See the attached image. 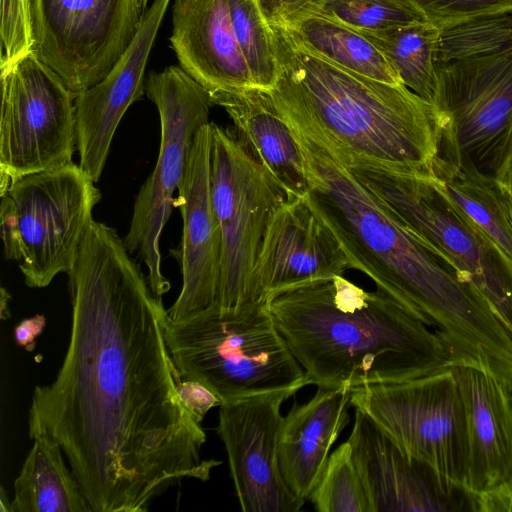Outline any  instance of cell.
<instances>
[{
	"label": "cell",
	"mask_w": 512,
	"mask_h": 512,
	"mask_svg": "<svg viewBox=\"0 0 512 512\" xmlns=\"http://www.w3.org/2000/svg\"><path fill=\"white\" fill-rule=\"evenodd\" d=\"M72 324L56 378L36 386L28 434L60 445L92 512H144L186 478L206 481V434L177 391L167 311L123 238L92 220L67 272Z\"/></svg>",
	"instance_id": "1"
},
{
	"label": "cell",
	"mask_w": 512,
	"mask_h": 512,
	"mask_svg": "<svg viewBox=\"0 0 512 512\" xmlns=\"http://www.w3.org/2000/svg\"><path fill=\"white\" fill-rule=\"evenodd\" d=\"M304 160L307 201L350 268L433 327L451 353L481 359L505 329L477 290L441 253L383 208L321 138L291 128Z\"/></svg>",
	"instance_id": "2"
},
{
	"label": "cell",
	"mask_w": 512,
	"mask_h": 512,
	"mask_svg": "<svg viewBox=\"0 0 512 512\" xmlns=\"http://www.w3.org/2000/svg\"><path fill=\"white\" fill-rule=\"evenodd\" d=\"M309 383L323 388L389 384L451 366L439 335L385 292L343 275L301 284L266 301Z\"/></svg>",
	"instance_id": "3"
},
{
	"label": "cell",
	"mask_w": 512,
	"mask_h": 512,
	"mask_svg": "<svg viewBox=\"0 0 512 512\" xmlns=\"http://www.w3.org/2000/svg\"><path fill=\"white\" fill-rule=\"evenodd\" d=\"M278 75L269 90L291 128L348 153L408 168L439 154L442 126L433 105L393 85L336 66L271 27Z\"/></svg>",
	"instance_id": "4"
},
{
	"label": "cell",
	"mask_w": 512,
	"mask_h": 512,
	"mask_svg": "<svg viewBox=\"0 0 512 512\" xmlns=\"http://www.w3.org/2000/svg\"><path fill=\"white\" fill-rule=\"evenodd\" d=\"M328 144L383 208L455 266L512 339V259L447 197L428 166L408 168Z\"/></svg>",
	"instance_id": "5"
},
{
	"label": "cell",
	"mask_w": 512,
	"mask_h": 512,
	"mask_svg": "<svg viewBox=\"0 0 512 512\" xmlns=\"http://www.w3.org/2000/svg\"><path fill=\"white\" fill-rule=\"evenodd\" d=\"M165 337L182 379L202 383L222 403L310 385L266 303L213 307L181 321L167 317Z\"/></svg>",
	"instance_id": "6"
},
{
	"label": "cell",
	"mask_w": 512,
	"mask_h": 512,
	"mask_svg": "<svg viewBox=\"0 0 512 512\" xmlns=\"http://www.w3.org/2000/svg\"><path fill=\"white\" fill-rule=\"evenodd\" d=\"M100 200L95 182L74 162L24 176L1 195L4 257L18 263L28 287L44 288L67 274Z\"/></svg>",
	"instance_id": "7"
},
{
	"label": "cell",
	"mask_w": 512,
	"mask_h": 512,
	"mask_svg": "<svg viewBox=\"0 0 512 512\" xmlns=\"http://www.w3.org/2000/svg\"><path fill=\"white\" fill-rule=\"evenodd\" d=\"M145 93L155 104L161 138L155 168L136 195L129 230L123 238L128 252L144 262L153 294L162 299L170 282L161 270L160 238L174 206L195 136L209 123L213 106L209 92L181 67L151 72Z\"/></svg>",
	"instance_id": "8"
},
{
	"label": "cell",
	"mask_w": 512,
	"mask_h": 512,
	"mask_svg": "<svg viewBox=\"0 0 512 512\" xmlns=\"http://www.w3.org/2000/svg\"><path fill=\"white\" fill-rule=\"evenodd\" d=\"M211 195L222 239L216 307L238 310L253 304L251 274L263 237L274 213L292 198L234 128L213 122Z\"/></svg>",
	"instance_id": "9"
},
{
	"label": "cell",
	"mask_w": 512,
	"mask_h": 512,
	"mask_svg": "<svg viewBox=\"0 0 512 512\" xmlns=\"http://www.w3.org/2000/svg\"><path fill=\"white\" fill-rule=\"evenodd\" d=\"M350 403L406 455L429 465L447 485L464 489L466 417L451 367L407 381L352 388Z\"/></svg>",
	"instance_id": "10"
},
{
	"label": "cell",
	"mask_w": 512,
	"mask_h": 512,
	"mask_svg": "<svg viewBox=\"0 0 512 512\" xmlns=\"http://www.w3.org/2000/svg\"><path fill=\"white\" fill-rule=\"evenodd\" d=\"M76 96L34 50L1 68L0 196L24 176L73 162Z\"/></svg>",
	"instance_id": "11"
},
{
	"label": "cell",
	"mask_w": 512,
	"mask_h": 512,
	"mask_svg": "<svg viewBox=\"0 0 512 512\" xmlns=\"http://www.w3.org/2000/svg\"><path fill=\"white\" fill-rule=\"evenodd\" d=\"M144 12L142 0H32L34 51L78 95L112 70Z\"/></svg>",
	"instance_id": "12"
},
{
	"label": "cell",
	"mask_w": 512,
	"mask_h": 512,
	"mask_svg": "<svg viewBox=\"0 0 512 512\" xmlns=\"http://www.w3.org/2000/svg\"><path fill=\"white\" fill-rule=\"evenodd\" d=\"M433 106L440 148L465 153L489 172L512 121V48L438 63Z\"/></svg>",
	"instance_id": "13"
},
{
	"label": "cell",
	"mask_w": 512,
	"mask_h": 512,
	"mask_svg": "<svg viewBox=\"0 0 512 512\" xmlns=\"http://www.w3.org/2000/svg\"><path fill=\"white\" fill-rule=\"evenodd\" d=\"M300 389L256 393L219 406L217 433L244 512H297L305 502L287 487L278 456L281 406Z\"/></svg>",
	"instance_id": "14"
},
{
	"label": "cell",
	"mask_w": 512,
	"mask_h": 512,
	"mask_svg": "<svg viewBox=\"0 0 512 512\" xmlns=\"http://www.w3.org/2000/svg\"><path fill=\"white\" fill-rule=\"evenodd\" d=\"M212 122L197 132L174 206L180 209L182 236L170 255L179 264L180 293L166 310L171 321L216 307L221 285L222 239L211 195Z\"/></svg>",
	"instance_id": "15"
},
{
	"label": "cell",
	"mask_w": 512,
	"mask_h": 512,
	"mask_svg": "<svg viewBox=\"0 0 512 512\" xmlns=\"http://www.w3.org/2000/svg\"><path fill=\"white\" fill-rule=\"evenodd\" d=\"M348 441L373 512L472 511L469 492L447 485L429 465L410 458L357 408Z\"/></svg>",
	"instance_id": "16"
},
{
	"label": "cell",
	"mask_w": 512,
	"mask_h": 512,
	"mask_svg": "<svg viewBox=\"0 0 512 512\" xmlns=\"http://www.w3.org/2000/svg\"><path fill=\"white\" fill-rule=\"evenodd\" d=\"M351 269L338 241L306 196L284 203L271 218L250 283L251 303H266L280 291Z\"/></svg>",
	"instance_id": "17"
},
{
	"label": "cell",
	"mask_w": 512,
	"mask_h": 512,
	"mask_svg": "<svg viewBox=\"0 0 512 512\" xmlns=\"http://www.w3.org/2000/svg\"><path fill=\"white\" fill-rule=\"evenodd\" d=\"M169 2L153 0L112 70L75 98L79 166L95 183L101 177L123 115L145 92V68Z\"/></svg>",
	"instance_id": "18"
},
{
	"label": "cell",
	"mask_w": 512,
	"mask_h": 512,
	"mask_svg": "<svg viewBox=\"0 0 512 512\" xmlns=\"http://www.w3.org/2000/svg\"><path fill=\"white\" fill-rule=\"evenodd\" d=\"M171 47L209 94L256 87L236 41L228 0H174Z\"/></svg>",
	"instance_id": "19"
},
{
	"label": "cell",
	"mask_w": 512,
	"mask_h": 512,
	"mask_svg": "<svg viewBox=\"0 0 512 512\" xmlns=\"http://www.w3.org/2000/svg\"><path fill=\"white\" fill-rule=\"evenodd\" d=\"M450 367L466 417L468 459L463 488L481 492L512 476V392L474 364Z\"/></svg>",
	"instance_id": "20"
},
{
	"label": "cell",
	"mask_w": 512,
	"mask_h": 512,
	"mask_svg": "<svg viewBox=\"0 0 512 512\" xmlns=\"http://www.w3.org/2000/svg\"><path fill=\"white\" fill-rule=\"evenodd\" d=\"M351 389L318 387L306 403L294 404L279 436V466L290 491L306 501L318 483L329 451L349 422Z\"/></svg>",
	"instance_id": "21"
},
{
	"label": "cell",
	"mask_w": 512,
	"mask_h": 512,
	"mask_svg": "<svg viewBox=\"0 0 512 512\" xmlns=\"http://www.w3.org/2000/svg\"><path fill=\"white\" fill-rule=\"evenodd\" d=\"M256 159L280 182L290 198L305 197L309 186L296 135L268 89L250 87L210 94Z\"/></svg>",
	"instance_id": "22"
},
{
	"label": "cell",
	"mask_w": 512,
	"mask_h": 512,
	"mask_svg": "<svg viewBox=\"0 0 512 512\" xmlns=\"http://www.w3.org/2000/svg\"><path fill=\"white\" fill-rule=\"evenodd\" d=\"M447 197L512 259V197L467 154L440 148L428 165Z\"/></svg>",
	"instance_id": "23"
},
{
	"label": "cell",
	"mask_w": 512,
	"mask_h": 512,
	"mask_svg": "<svg viewBox=\"0 0 512 512\" xmlns=\"http://www.w3.org/2000/svg\"><path fill=\"white\" fill-rule=\"evenodd\" d=\"M59 444L33 439L14 481L11 512H92Z\"/></svg>",
	"instance_id": "24"
},
{
	"label": "cell",
	"mask_w": 512,
	"mask_h": 512,
	"mask_svg": "<svg viewBox=\"0 0 512 512\" xmlns=\"http://www.w3.org/2000/svg\"><path fill=\"white\" fill-rule=\"evenodd\" d=\"M285 30L301 47L336 66L381 82L403 84L374 44L340 22L315 14Z\"/></svg>",
	"instance_id": "25"
},
{
	"label": "cell",
	"mask_w": 512,
	"mask_h": 512,
	"mask_svg": "<svg viewBox=\"0 0 512 512\" xmlns=\"http://www.w3.org/2000/svg\"><path fill=\"white\" fill-rule=\"evenodd\" d=\"M383 54L402 83L433 105L437 94V54L441 31L426 21L360 32Z\"/></svg>",
	"instance_id": "26"
},
{
	"label": "cell",
	"mask_w": 512,
	"mask_h": 512,
	"mask_svg": "<svg viewBox=\"0 0 512 512\" xmlns=\"http://www.w3.org/2000/svg\"><path fill=\"white\" fill-rule=\"evenodd\" d=\"M228 5L234 35L254 84L270 90L278 75L273 31L256 0H228Z\"/></svg>",
	"instance_id": "27"
},
{
	"label": "cell",
	"mask_w": 512,
	"mask_h": 512,
	"mask_svg": "<svg viewBox=\"0 0 512 512\" xmlns=\"http://www.w3.org/2000/svg\"><path fill=\"white\" fill-rule=\"evenodd\" d=\"M308 500L318 512H373L348 440L329 455Z\"/></svg>",
	"instance_id": "28"
},
{
	"label": "cell",
	"mask_w": 512,
	"mask_h": 512,
	"mask_svg": "<svg viewBox=\"0 0 512 512\" xmlns=\"http://www.w3.org/2000/svg\"><path fill=\"white\" fill-rule=\"evenodd\" d=\"M437 64L512 48V12L473 18L441 29Z\"/></svg>",
	"instance_id": "29"
},
{
	"label": "cell",
	"mask_w": 512,
	"mask_h": 512,
	"mask_svg": "<svg viewBox=\"0 0 512 512\" xmlns=\"http://www.w3.org/2000/svg\"><path fill=\"white\" fill-rule=\"evenodd\" d=\"M318 14L358 32H377L423 20L408 0H325Z\"/></svg>",
	"instance_id": "30"
},
{
	"label": "cell",
	"mask_w": 512,
	"mask_h": 512,
	"mask_svg": "<svg viewBox=\"0 0 512 512\" xmlns=\"http://www.w3.org/2000/svg\"><path fill=\"white\" fill-rule=\"evenodd\" d=\"M0 68L35 49L32 0H0Z\"/></svg>",
	"instance_id": "31"
},
{
	"label": "cell",
	"mask_w": 512,
	"mask_h": 512,
	"mask_svg": "<svg viewBox=\"0 0 512 512\" xmlns=\"http://www.w3.org/2000/svg\"><path fill=\"white\" fill-rule=\"evenodd\" d=\"M422 19L440 30L487 15L512 12V0H408Z\"/></svg>",
	"instance_id": "32"
},
{
	"label": "cell",
	"mask_w": 512,
	"mask_h": 512,
	"mask_svg": "<svg viewBox=\"0 0 512 512\" xmlns=\"http://www.w3.org/2000/svg\"><path fill=\"white\" fill-rule=\"evenodd\" d=\"M325 0H256L270 27L293 28L303 19L318 14Z\"/></svg>",
	"instance_id": "33"
},
{
	"label": "cell",
	"mask_w": 512,
	"mask_h": 512,
	"mask_svg": "<svg viewBox=\"0 0 512 512\" xmlns=\"http://www.w3.org/2000/svg\"><path fill=\"white\" fill-rule=\"evenodd\" d=\"M177 391L184 406L200 422L210 409L222 403L214 392L197 381L182 379L177 385Z\"/></svg>",
	"instance_id": "34"
},
{
	"label": "cell",
	"mask_w": 512,
	"mask_h": 512,
	"mask_svg": "<svg viewBox=\"0 0 512 512\" xmlns=\"http://www.w3.org/2000/svg\"><path fill=\"white\" fill-rule=\"evenodd\" d=\"M469 494L472 511L512 512V476L490 489Z\"/></svg>",
	"instance_id": "35"
},
{
	"label": "cell",
	"mask_w": 512,
	"mask_h": 512,
	"mask_svg": "<svg viewBox=\"0 0 512 512\" xmlns=\"http://www.w3.org/2000/svg\"><path fill=\"white\" fill-rule=\"evenodd\" d=\"M489 172L512 197V121L492 160Z\"/></svg>",
	"instance_id": "36"
},
{
	"label": "cell",
	"mask_w": 512,
	"mask_h": 512,
	"mask_svg": "<svg viewBox=\"0 0 512 512\" xmlns=\"http://www.w3.org/2000/svg\"><path fill=\"white\" fill-rule=\"evenodd\" d=\"M46 325V319L42 314L23 319L14 328V339L17 345L32 351L36 338L42 333Z\"/></svg>",
	"instance_id": "37"
},
{
	"label": "cell",
	"mask_w": 512,
	"mask_h": 512,
	"mask_svg": "<svg viewBox=\"0 0 512 512\" xmlns=\"http://www.w3.org/2000/svg\"><path fill=\"white\" fill-rule=\"evenodd\" d=\"M10 298L11 297L9 292L4 287H2L0 296V317L2 320H6L10 317L8 308Z\"/></svg>",
	"instance_id": "38"
},
{
	"label": "cell",
	"mask_w": 512,
	"mask_h": 512,
	"mask_svg": "<svg viewBox=\"0 0 512 512\" xmlns=\"http://www.w3.org/2000/svg\"><path fill=\"white\" fill-rule=\"evenodd\" d=\"M0 504H1V512H11V500L5 494V490L1 488V496H0Z\"/></svg>",
	"instance_id": "39"
},
{
	"label": "cell",
	"mask_w": 512,
	"mask_h": 512,
	"mask_svg": "<svg viewBox=\"0 0 512 512\" xmlns=\"http://www.w3.org/2000/svg\"><path fill=\"white\" fill-rule=\"evenodd\" d=\"M149 1H150V0H142V4H143V8H144V10H146V7H147V5H148Z\"/></svg>",
	"instance_id": "40"
}]
</instances>
